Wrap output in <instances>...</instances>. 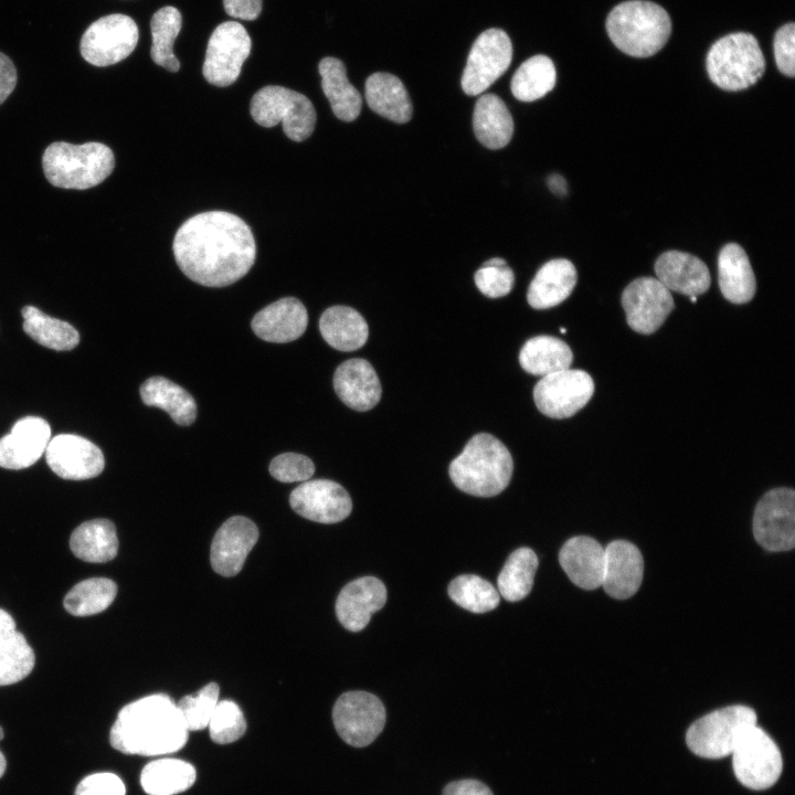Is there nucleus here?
I'll use <instances>...</instances> for the list:
<instances>
[{"mask_svg": "<svg viewBox=\"0 0 795 795\" xmlns=\"http://www.w3.org/2000/svg\"><path fill=\"white\" fill-rule=\"evenodd\" d=\"M443 795H494L488 786L476 780H460L447 784Z\"/></svg>", "mask_w": 795, "mask_h": 795, "instance_id": "obj_52", "label": "nucleus"}, {"mask_svg": "<svg viewBox=\"0 0 795 795\" xmlns=\"http://www.w3.org/2000/svg\"><path fill=\"white\" fill-rule=\"evenodd\" d=\"M643 573L644 561L636 545L625 540L608 543L602 586L611 597L625 600L634 595L642 584Z\"/></svg>", "mask_w": 795, "mask_h": 795, "instance_id": "obj_22", "label": "nucleus"}, {"mask_svg": "<svg viewBox=\"0 0 795 795\" xmlns=\"http://www.w3.org/2000/svg\"><path fill=\"white\" fill-rule=\"evenodd\" d=\"M774 57L778 71L789 77L795 75V24L781 26L774 36Z\"/></svg>", "mask_w": 795, "mask_h": 795, "instance_id": "obj_48", "label": "nucleus"}, {"mask_svg": "<svg viewBox=\"0 0 795 795\" xmlns=\"http://www.w3.org/2000/svg\"><path fill=\"white\" fill-rule=\"evenodd\" d=\"M51 439L49 423L38 416H25L0 438V466L22 469L32 466L45 453Z\"/></svg>", "mask_w": 795, "mask_h": 795, "instance_id": "obj_20", "label": "nucleus"}, {"mask_svg": "<svg viewBox=\"0 0 795 795\" xmlns=\"http://www.w3.org/2000/svg\"><path fill=\"white\" fill-rule=\"evenodd\" d=\"M577 274L572 262L551 259L538 271L531 280L527 299L534 309L554 307L565 300L576 285Z\"/></svg>", "mask_w": 795, "mask_h": 795, "instance_id": "obj_27", "label": "nucleus"}, {"mask_svg": "<svg viewBox=\"0 0 795 795\" xmlns=\"http://www.w3.org/2000/svg\"><path fill=\"white\" fill-rule=\"evenodd\" d=\"M35 656L12 616L0 608V686L13 685L30 675Z\"/></svg>", "mask_w": 795, "mask_h": 795, "instance_id": "obj_29", "label": "nucleus"}, {"mask_svg": "<svg viewBox=\"0 0 795 795\" xmlns=\"http://www.w3.org/2000/svg\"><path fill=\"white\" fill-rule=\"evenodd\" d=\"M250 112L256 124L273 127L283 123V130L294 141L311 136L316 125L312 103L303 94L289 88L268 85L257 91L251 100Z\"/></svg>", "mask_w": 795, "mask_h": 795, "instance_id": "obj_7", "label": "nucleus"}, {"mask_svg": "<svg viewBox=\"0 0 795 795\" xmlns=\"http://www.w3.org/2000/svg\"><path fill=\"white\" fill-rule=\"evenodd\" d=\"M448 595L457 605L473 613L495 610L500 601L492 584L475 574L455 577L448 585Z\"/></svg>", "mask_w": 795, "mask_h": 795, "instance_id": "obj_43", "label": "nucleus"}, {"mask_svg": "<svg viewBox=\"0 0 795 795\" xmlns=\"http://www.w3.org/2000/svg\"><path fill=\"white\" fill-rule=\"evenodd\" d=\"M385 717L381 700L367 691L344 692L332 709V720L338 734L354 748L372 743L383 730Z\"/></svg>", "mask_w": 795, "mask_h": 795, "instance_id": "obj_10", "label": "nucleus"}, {"mask_svg": "<svg viewBox=\"0 0 795 795\" xmlns=\"http://www.w3.org/2000/svg\"><path fill=\"white\" fill-rule=\"evenodd\" d=\"M605 25L614 45L634 57L656 54L671 33L667 11L647 0H629L617 4L607 15Z\"/></svg>", "mask_w": 795, "mask_h": 795, "instance_id": "obj_4", "label": "nucleus"}, {"mask_svg": "<svg viewBox=\"0 0 795 795\" xmlns=\"http://www.w3.org/2000/svg\"><path fill=\"white\" fill-rule=\"evenodd\" d=\"M756 725V713L746 706L712 711L691 724L686 734L688 748L706 759L731 754L742 735Z\"/></svg>", "mask_w": 795, "mask_h": 795, "instance_id": "obj_8", "label": "nucleus"}, {"mask_svg": "<svg viewBox=\"0 0 795 795\" xmlns=\"http://www.w3.org/2000/svg\"><path fill=\"white\" fill-rule=\"evenodd\" d=\"M572 360L570 347L552 336L530 338L519 353L521 368L528 373L542 377L569 369Z\"/></svg>", "mask_w": 795, "mask_h": 795, "instance_id": "obj_37", "label": "nucleus"}, {"mask_svg": "<svg viewBox=\"0 0 795 795\" xmlns=\"http://www.w3.org/2000/svg\"><path fill=\"white\" fill-rule=\"evenodd\" d=\"M718 279L725 299L733 304L750 301L756 289V282L745 251L736 243L724 245L718 257Z\"/></svg>", "mask_w": 795, "mask_h": 795, "instance_id": "obj_28", "label": "nucleus"}, {"mask_svg": "<svg viewBox=\"0 0 795 795\" xmlns=\"http://www.w3.org/2000/svg\"><path fill=\"white\" fill-rule=\"evenodd\" d=\"M43 171L57 188L85 190L102 183L115 168V157L102 142L51 144L43 153Z\"/></svg>", "mask_w": 795, "mask_h": 795, "instance_id": "obj_5", "label": "nucleus"}, {"mask_svg": "<svg viewBox=\"0 0 795 795\" xmlns=\"http://www.w3.org/2000/svg\"><path fill=\"white\" fill-rule=\"evenodd\" d=\"M182 24L180 11L174 7H163L156 11L150 21L152 35L151 59L170 72H178L180 63L173 53V42Z\"/></svg>", "mask_w": 795, "mask_h": 795, "instance_id": "obj_42", "label": "nucleus"}, {"mask_svg": "<svg viewBox=\"0 0 795 795\" xmlns=\"http://www.w3.org/2000/svg\"><path fill=\"white\" fill-rule=\"evenodd\" d=\"M731 754L736 778L751 789L768 788L781 775V752L775 742L757 725L742 735Z\"/></svg>", "mask_w": 795, "mask_h": 795, "instance_id": "obj_9", "label": "nucleus"}, {"mask_svg": "<svg viewBox=\"0 0 795 795\" xmlns=\"http://www.w3.org/2000/svg\"><path fill=\"white\" fill-rule=\"evenodd\" d=\"M515 275L507 262L494 257L485 262L475 274L477 288L489 298H499L509 294L513 287Z\"/></svg>", "mask_w": 795, "mask_h": 795, "instance_id": "obj_46", "label": "nucleus"}, {"mask_svg": "<svg viewBox=\"0 0 795 795\" xmlns=\"http://www.w3.org/2000/svg\"><path fill=\"white\" fill-rule=\"evenodd\" d=\"M333 388L347 406L362 412L374 407L382 392L371 363L359 358L347 360L336 369Z\"/></svg>", "mask_w": 795, "mask_h": 795, "instance_id": "obj_25", "label": "nucleus"}, {"mask_svg": "<svg viewBox=\"0 0 795 795\" xmlns=\"http://www.w3.org/2000/svg\"><path fill=\"white\" fill-rule=\"evenodd\" d=\"M3 736H4L3 729L0 727V741L3 739Z\"/></svg>", "mask_w": 795, "mask_h": 795, "instance_id": "obj_55", "label": "nucleus"}, {"mask_svg": "<svg viewBox=\"0 0 795 795\" xmlns=\"http://www.w3.org/2000/svg\"><path fill=\"white\" fill-rule=\"evenodd\" d=\"M257 540L258 530L252 520L243 516L229 518L211 543L212 569L223 576L239 574Z\"/></svg>", "mask_w": 795, "mask_h": 795, "instance_id": "obj_19", "label": "nucleus"}, {"mask_svg": "<svg viewBox=\"0 0 795 795\" xmlns=\"http://www.w3.org/2000/svg\"><path fill=\"white\" fill-rule=\"evenodd\" d=\"M622 306L628 326L644 335L655 332L675 307L670 290L654 277L629 283L622 294Z\"/></svg>", "mask_w": 795, "mask_h": 795, "instance_id": "obj_16", "label": "nucleus"}, {"mask_svg": "<svg viewBox=\"0 0 795 795\" xmlns=\"http://www.w3.org/2000/svg\"><path fill=\"white\" fill-rule=\"evenodd\" d=\"M473 128L483 146L496 150L507 146L512 138L513 119L499 96L485 94L475 104Z\"/></svg>", "mask_w": 795, "mask_h": 795, "instance_id": "obj_31", "label": "nucleus"}, {"mask_svg": "<svg viewBox=\"0 0 795 795\" xmlns=\"http://www.w3.org/2000/svg\"><path fill=\"white\" fill-rule=\"evenodd\" d=\"M560 331H561L562 333H564V332H566V329L561 328Z\"/></svg>", "mask_w": 795, "mask_h": 795, "instance_id": "obj_57", "label": "nucleus"}, {"mask_svg": "<svg viewBox=\"0 0 795 795\" xmlns=\"http://www.w3.org/2000/svg\"><path fill=\"white\" fill-rule=\"evenodd\" d=\"M706 67L718 87L738 92L749 88L762 77L765 59L754 35L736 32L720 38L711 45Z\"/></svg>", "mask_w": 795, "mask_h": 795, "instance_id": "obj_6", "label": "nucleus"}, {"mask_svg": "<svg viewBox=\"0 0 795 795\" xmlns=\"http://www.w3.org/2000/svg\"><path fill=\"white\" fill-rule=\"evenodd\" d=\"M512 44L508 34L498 28L480 33L469 51L462 75V88L477 96L492 85L509 67Z\"/></svg>", "mask_w": 795, "mask_h": 795, "instance_id": "obj_11", "label": "nucleus"}, {"mask_svg": "<svg viewBox=\"0 0 795 795\" xmlns=\"http://www.w3.org/2000/svg\"><path fill=\"white\" fill-rule=\"evenodd\" d=\"M657 279L668 289L687 296L706 293L711 283L703 261L689 253L667 251L655 262Z\"/></svg>", "mask_w": 795, "mask_h": 795, "instance_id": "obj_24", "label": "nucleus"}, {"mask_svg": "<svg viewBox=\"0 0 795 795\" xmlns=\"http://www.w3.org/2000/svg\"><path fill=\"white\" fill-rule=\"evenodd\" d=\"M307 324L308 315L304 304L297 298L286 297L259 310L251 326L261 339L284 343L298 339L305 332Z\"/></svg>", "mask_w": 795, "mask_h": 795, "instance_id": "obj_23", "label": "nucleus"}, {"mask_svg": "<svg viewBox=\"0 0 795 795\" xmlns=\"http://www.w3.org/2000/svg\"><path fill=\"white\" fill-rule=\"evenodd\" d=\"M538 556L530 548H519L507 559L498 579V593L509 602L524 598L531 591Z\"/></svg>", "mask_w": 795, "mask_h": 795, "instance_id": "obj_40", "label": "nucleus"}, {"mask_svg": "<svg viewBox=\"0 0 795 795\" xmlns=\"http://www.w3.org/2000/svg\"><path fill=\"white\" fill-rule=\"evenodd\" d=\"M386 589L374 576H363L348 583L336 601V614L348 630L360 632L370 622L371 615L386 602Z\"/></svg>", "mask_w": 795, "mask_h": 795, "instance_id": "obj_21", "label": "nucleus"}, {"mask_svg": "<svg viewBox=\"0 0 795 795\" xmlns=\"http://www.w3.org/2000/svg\"><path fill=\"white\" fill-rule=\"evenodd\" d=\"M365 99L378 115L398 124L407 123L413 113L409 93L393 74L377 72L365 81Z\"/></svg>", "mask_w": 795, "mask_h": 795, "instance_id": "obj_30", "label": "nucleus"}, {"mask_svg": "<svg viewBox=\"0 0 795 795\" xmlns=\"http://www.w3.org/2000/svg\"><path fill=\"white\" fill-rule=\"evenodd\" d=\"M7 767V761L2 752L0 751V777L4 774Z\"/></svg>", "mask_w": 795, "mask_h": 795, "instance_id": "obj_54", "label": "nucleus"}, {"mask_svg": "<svg viewBox=\"0 0 795 795\" xmlns=\"http://www.w3.org/2000/svg\"><path fill=\"white\" fill-rule=\"evenodd\" d=\"M197 772L192 764L163 757L149 762L141 771L140 784L148 795H174L190 788Z\"/></svg>", "mask_w": 795, "mask_h": 795, "instance_id": "obj_36", "label": "nucleus"}, {"mask_svg": "<svg viewBox=\"0 0 795 795\" xmlns=\"http://www.w3.org/2000/svg\"><path fill=\"white\" fill-rule=\"evenodd\" d=\"M23 330L43 347L65 351L80 342L77 330L66 321L52 318L34 306L22 309Z\"/></svg>", "mask_w": 795, "mask_h": 795, "instance_id": "obj_38", "label": "nucleus"}, {"mask_svg": "<svg viewBox=\"0 0 795 795\" xmlns=\"http://www.w3.org/2000/svg\"><path fill=\"white\" fill-rule=\"evenodd\" d=\"M753 534L765 550L788 551L795 545V492L774 488L757 502L753 516Z\"/></svg>", "mask_w": 795, "mask_h": 795, "instance_id": "obj_14", "label": "nucleus"}, {"mask_svg": "<svg viewBox=\"0 0 795 795\" xmlns=\"http://www.w3.org/2000/svg\"><path fill=\"white\" fill-rule=\"evenodd\" d=\"M44 454L49 467L63 479H89L99 475L105 466L102 451L91 441L74 434L54 436Z\"/></svg>", "mask_w": 795, "mask_h": 795, "instance_id": "obj_18", "label": "nucleus"}, {"mask_svg": "<svg viewBox=\"0 0 795 795\" xmlns=\"http://www.w3.org/2000/svg\"><path fill=\"white\" fill-rule=\"evenodd\" d=\"M593 393L594 382L587 372L565 369L542 377L533 389V400L544 415L566 418L585 406Z\"/></svg>", "mask_w": 795, "mask_h": 795, "instance_id": "obj_15", "label": "nucleus"}, {"mask_svg": "<svg viewBox=\"0 0 795 795\" xmlns=\"http://www.w3.org/2000/svg\"><path fill=\"white\" fill-rule=\"evenodd\" d=\"M70 547L73 554L85 562H108L118 551L116 528L107 519L85 521L72 532Z\"/></svg>", "mask_w": 795, "mask_h": 795, "instance_id": "obj_34", "label": "nucleus"}, {"mask_svg": "<svg viewBox=\"0 0 795 795\" xmlns=\"http://www.w3.org/2000/svg\"><path fill=\"white\" fill-rule=\"evenodd\" d=\"M123 781L114 773H95L84 777L75 789V795H125Z\"/></svg>", "mask_w": 795, "mask_h": 795, "instance_id": "obj_49", "label": "nucleus"}, {"mask_svg": "<svg viewBox=\"0 0 795 795\" xmlns=\"http://www.w3.org/2000/svg\"><path fill=\"white\" fill-rule=\"evenodd\" d=\"M172 248L183 274L208 287L237 282L247 274L256 257L250 226L225 211H208L188 219L178 229Z\"/></svg>", "mask_w": 795, "mask_h": 795, "instance_id": "obj_1", "label": "nucleus"}, {"mask_svg": "<svg viewBox=\"0 0 795 795\" xmlns=\"http://www.w3.org/2000/svg\"><path fill=\"white\" fill-rule=\"evenodd\" d=\"M319 330L327 343L339 351L361 348L369 336L364 318L347 306L327 308L319 319Z\"/></svg>", "mask_w": 795, "mask_h": 795, "instance_id": "obj_33", "label": "nucleus"}, {"mask_svg": "<svg viewBox=\"0 0 795 795\" xmlns=\"http://www.w3.org/2000/svg\"><path fill=\"white\" fill-rule=\"evenodd\" d=\"M556 82L555 66L547 55H534L526 60L515 72L510 88L521 102H533L551 92Z\"/></svg>", "mask_w": 795, "mask_h": 795, "instance_id": "obj_39", "label": "nucleus"}, {"mask_svg": "<svg viewBox=\"0 0 795 795\" xmlns=\"http://www.w3.org/2000/svg\"><path fill=\"white\" fill-rule=\"evenodd\" d=\"M219 685L210 682L198 692L186 696L176 703L188 731H199L208 728L219 702Z\"/></svg>", "mask_w": 795, "mask_h": 795, "instance_id": "obj_44", "label": "nucleus"}, {"mask_svg": "<svg viewBox=\"0 0 795 795\" xmlns=\"http://www.w3.org/2000/svg\"><path fill=\"white\" fill-rule=\"evenodd\" d=\"M271 475L282 483L306 481L315 473V465L307 456L283 453L271 462Z\"/></svg>", "mask_w": 795, "mask_h": 795, "instance_id": "obj_47", "label": "nucleus"}, {"mask_svg": "<svg viewBox=\"0 0 795 795\" xmlns=\"http://www.w3.org/2000/svg\"><path fill=\"white\" fill-rule=\"evenodd\" d=\"M138 38V26L130 17L109 14L86 29L81 40V54L92 65H113L135 50Z\"/></svg>", "mask_w": 795, "mask_h": 795, "instance_id": "obj_12", "label": "nucleus"}, {"mask_svg": "<svg viewBox=\"0 0 795 795\" xmlns=\"http://www.w3.org/2000/svg\"><path fill=\"white\" fill-rule=\"evenodd\" d=\"M548 186L550 190L559 195L566 194V182L564 178L560 174H551L548 178Z\"/></svg>", "mask_w": 795, "mask_h": 795, "instance_id": "obj_53", "label": "nucleus"}, {"mask_svg": "<svg viewBox=\"0 0 795 795\" xmlns=\"http://www.w3.org/2000/svg\"><path fill=\"white\" fill-rule=\"evenodd\" d=\"M289 504L296 513L319 523L339 522L352 509L348 491L329 479L304 481L292 491Z\"/></svg>", "mask_w": 795, "mask_h": 795, "instance_id": "obj_17", "label": "nucleus"}, {"mask_svg": "<svg viewBox=\"0 0 795 795\" xmlns=\"http://www.w3.org/2000/svg\"><path fill=\"white\" fill-rule=\"evenodd\" d=\"M189 736L173 700L155 693L124 706L114 722L109 741L129 755L155 756L182 749Z\"/></svg>", "mask_w": 795, "mask_h": 795, "instance_id": "obj_2", "label": "nucleus"}, {"mask_svg": "<svg viewBox=\"0 0 795 795\" xmlns=\"http://www.w3.org/2000/svg\"><path fill=\"white\" fill-rule=\"evenodd\" d=\"M321 87L337 118L343 121L354 120L361 112L362 97L347 77L343 63L327 56L319 62Z\"/></svg>", "mask_w": 795, "mask_h": 795, "instance_id": "obj_32", "label": "nucleus"}, {"mask_svg": "<svg viewBox=\"0 0 795 795\" xmlns=\"http://www.w3.org/2000/svg\"><path fill=\"white\" fill-rule=\"evenodd\" d=\"M116 583L107 577H91L74 585L65 595L64 608L74 616H89L105 611L115 600Z\"/></svg>", "mask_w": 795, "mask_h": 795, "instance_id": "obj_41", "label": "nucleus"}, {"mask_svg": "<svg viewBox=\"0 0 795 795\" xmlns=\"http://www.w3.org/2000/svg\"><path fill=\"white\" fill-rule=\"evenodd\" d=\"M225 12L236 19L255 20L262 11V0H223Z\"/></svg>", "mask_w": 795, "mask_h": 795, "instance_id": "obj_50", "label": "nucleus"}, {"mask_svg": "<svg viewBox=\"0 0 795 795\" xmlns=\"http://www.w3.org/2000/svg\"><path fill=\"white\" fill-rule=\"evenodd\" d=\"M140 396L146 405L165 410L179 425L187 426L195 421L197 404L192 395L163 377L146 380L140 386Z\"/></svg>", "mask_w": 795, "mask_h": 795, "instance_id": "obj_35", "label": "nucleus"}, {"mask_svg": "<svg viewBox=\"0 0 795 795\" xmlns=\"http://www.w3.org/2000/svg\"><path fill=\"white\" fill-rule=\"evenodd\" d=\"M211 739L229 744L241 739L247 728L241 708L232 700H219L208 724Z\"/></svg>", "mask_w": 795, "mask_h": 795, "instance_id": "obj_45", "label": "nucleus"}, {"mask_svg": "<svg viewBox=\"0 0 795 795\" xmlns=\"http://www.w3.org/2000/svg\"><path fill=\"white\" fill-rule=\"evenodd\" d=\"M690 299H691L692 303H696V301H697V296H690Z\"/></svg>", "mask_w": 795, "mask_h": 795, "instance_id": "obj_56", "label": "nucleus"}, {"mask_svg": "<svg viewBox=\"0 0 795 795\" xmlns=\"http://www.w3.org/2000/svg\"><path fill=\"white\" fill-rule=\"evenodd\" d=\"M512 468L508 448L495 436L480 433L473 436L451 463L449 476L454 485L466 494L492 497L506 489Z\"/></svg>", "mask_w": 795, "mask_h": 795, "instance_id": "obj_3", "label": "nucleus"}, {"mask_svg": "<svg viewBox=\"0 0 795 795\" xmlns=\"http://www.w3.org/2000/svg\"><path fill=\"white\" fill-rule=\"evenodd\" d=\"M17 85V70L11 60L0 52V105Z\"/></svg>", "mask_w": 795, "mask_h": 795, "instance_id": "obj_51", "label": "nucleus"}, {"mask_svg": "<svg viewBox=\"0 0 795 795\" xmlns=\"http://www.w3.org/2000/svg\"><path fill=\"white\" fill-rule=\"evenodd\" d=\"M559 562L579 587L594 590L602 585L605 548L595 539L586 536L569 539L559 552Z\"/></svg>", "mask_w": 795, "mask_h": 795, "instance_id": "obj_26", "label": "nucleus"}, {"mask_svg": "<svg viewBox=\"0 0 795 795\" xmlns=\"http://www.w3.org/2000/svg\"><path fill=\"white\" fill-rule=\"evenodd\" d=\"M251 38L245 28L235 21L219 24L212 32L205 52L202 73L215 86L233 84L251 52Z\"/></svg>", "mask_w": 795, "mask_h": 795, "instance_id": "obj_13", "label": "nucleus"}]
</instances>
